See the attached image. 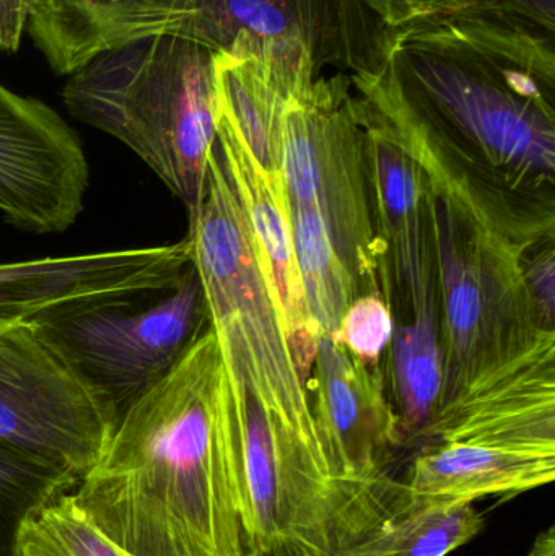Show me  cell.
<instances>
[{
  "instance_id": "obj_1",
  "label": "cell",
  "mask_w": 555,
  "mask_h": 556,
  "mask_svg": "<svg viewBox=\"0 0 555 556\" xmlns=\"http://www.w3.org/2000/svg\"><path fill=\"white\" fill-rule=\"evenodd\" d=\"M437 201L527 254L555 241V42L484 20L391 31L349 75Z\"/></svg>"
},
{
  "instance_id": "obj_2",
  "label": "cell",
  "mask_w": 555,
  "mask_h": 556,
  "mask_svg": "<svg viewBox=\"0 0 555 556\" xmlns=\"http://www.w3.org/2000/svg\"><path fill=\"white\" fill-rule=\"evenodd\" d=\"M231 420L230 378L207 326L124 408L75 503L130 556H243Z\"/></svg>"
},
{
  "instance_id": "obj_3",
  "label": "cell",
  "mask_w": 555,
  "mask_h": 556,
  "mask_svg": "<svg viewBox=\"0 0 555 556\" xmlns=\"http://www.w3.org/2000/svg\"><path fill=\"white\" fill-rule=\"evenodd\" d=\"M72 116L133 150L191 215L204 198L217 143L214 52L188 39L143 36L68 77Z\"/></svg>"
},
{
  "instance_id": "obj_4",
  "label": "cell",
  "mask_w": 555,
  "mask_h": 556,
  "mask_svg": "<svg viewBox=\"0 0 555 556\" xmlns=\"http://www.w3.org/2000/svg\"><path fill=\"white\" fill-rule=\"evenodd\" d=\"M186 238L231 392L251 395L264 410L319 444L308 392L217 143L209 160L204 198L189 215Z\"/></svg>"
},
{
  "instance_id": "obj_5",
  "label": "cell",
  "mask_w": 555,
  "mask_h": 556,
  "mask_svg": "<svg viewBox=\"0 0 555 556\" xmlns=\"http://www.w3.org/2000/svg\"><path fill=\"white\" fill-rule=\"evenodd\" d=\"M436 231L442 412L555 330L543 326L528 293L521 251L442 201Z\"/></svg>"
},
{
  "instance_id": "obj_6",
  "label": "cell",
  "mask_w": 555,
  "mask_h": 556,
  "mask_svg": "<svg viewBox=\"0 0 555 556\" xmlns=\"http://www.w3.org/2000/svg\"><path fill=\"white\" fill-rule=\"evenodd\" d=\"M349 75L315 77L283 117L280 169L287 204L313 207L361 293H381L367 130Z\"/></svg>"
},
{
  "instance_id": "obj_7",
  "label": "cell",
  "mask_w": 555,
  "mask_h": 556,
  "mask_svg": "<svg viewBox=\"0 0 555 556\" xmlns=\"http://www.w3.org/2000/svg\"><path fill=\"white\" fill-rule=\"evenodd\" d=\"M152 35L212 52L238 42L300 41L318 67L352 75L380 67L391 31L362 0H129L108 29V51Z\"/></svg>"
},
{
  "instance_id": "obj_8",
  "label": "cell",
  "mask_w": 555,
  "mask_h": 556,
  "mask_svg": "<svg viewBox=\"0 0 555 556\" xmlns=\"http://www.w3.org/2000/svg\"><path fill=\"white\" fill-rule=\"evenodd\" d=\"M117 420L113 402L41 326L0 332V444L80 480Z\"/></svg>"
},
{
  "instance_id": "obj_9",
  "label": "cell",
  "mask_w": 555,
  "mask_h": 556,
  "mask_svg": "<svg viewBox=\"0 0 555 556\" xmlns=\"http://www.w3.org/2000/svg\"><path fill=\"white\" fill-rule=\"evenodd\" d=\"M101 306L41 326L113 402L119 415L149 391L207 329L194 267L153 306Z\"/></svg>"
},
{
  "instance_id": "obj_10",
  "label": "cell",
  "mask_w": 555,
  "mask_h": 556,
  "mask_svg": "<svg viewBox=\"0 0 555 556\" xmlns=\"http://www.w3.org/2000/svg\"><path fill=\"white\" fill-rule=\"evenodd\" d=\"M189 267L188 238L162 247L0 264V332L168 293Z\"/></svg>"
},
{
  "instance_id": "obj_11",
  "label": "cell",
  "mask_w": 555,
  "mask_h": 556,
  "mask_svg": "<svg viewBox=\"0 0 555 556\" xmlns=\"http://www.w3.org/2000/svg\"><path fill=\"white\" fill-rule=\"evenodd\" d=\"M84 147L48 104L0 85V215L31 235L62 233L84 212Z\"/></svg>"
},
{
  "instance_id": "obj_12",
  "label": "cell",
  "mask_w": 555,
  "mask_h": 556,
  "mask_svg": "<svg viewBox=\"0 0 555 556\" xmlns=\"http://www.w3.org/2000/svg\"><path fill=\"white\" fill-rule=\"evenodd\" d=\"M306 392L332 479L367 489L390 476L403 440L381 365H364L329 333H318Z\"/></svg>"
},
{
  "instance_id": "obj_13",
  "label": "cell",
  "mask_w": 555,
  "mask_h": 556,
  "mask_svg": "<svg viewBox=\"0 0 555 556\" xmlns=\"http://www.w3.org/2000/svg\"><path fill=\"white\" fill-rule=\"evenodd\" d=\"M358 101L367 130L378 281L393 314L401 311L396 323H403L422 298L439 293L437 199L413 156Z\"/></svg>"
},
{
  "instance_id": "obj_14",
  "label": "cell",
  "mask_w": 555,
  "mask_h": 556,
  "mask_svg": "<svg viewBox=\"0 0 555 556\" xmlns=\"http://www.w3.org/2000/svg\"><path fill=\"white\" fill-rule=\"evenodd\" d=\"M217 149L243 207L261 269L282 317L297 372L306 388L315 362L318 329L310 316L297 264L282 179L260 165L234 127L222 117Z\"/></svg>"
},
{
  "instance_id": "obj_15",
  "label": "cell",
  "mask_w": 555,
  "mask_h": 556,
  "mask_svg": "<svg viewBox=\"0 0 555 556\" xmlns=\"http://www.w3.org/2000/svg\"><path fill=\"white\" fill-rule=\"evenodd\" d=\"M555 477V450L499 443L424 446L411 464L407 486L417 495L471 502L518 495Z\"/></svg>"
},
{
  "instance_id": "obj_16",
  "label": "cell",
  "mask_w": 555,
  "mask_h": 556,
  "mask_svg": "<svg viewBox=\"0 0 555 556\" xmlns=\"http://www.w3.org/2000/svg\"><path fill=\"white\" fill-rule=\"evenodd\" d=\"M384 375L403 446L424 443L442 408L439 294L424 298L409 319L394 323Z\"/></svg>"
},
{
  "instance_id": "obj_17",
  "label": "cell",
  "mask_w": 555,
  "mask_h": 556,
  "mask_svg": "<svg viewBox=\"0 0 555 556\" xmlns=\"http://www.w3.org/2000/svg\"><path fill=\"white\" fill-rule=\"evenodd\" d=\"M482 526L475 503L417 495L400 482L380 525L349 556H446Z\"/></svg>"
},
{
  "instance_id": "obj_18",
  "label": "cell",
  "mask_w": 555,
  "mask_h": 556,
  "mask_svg": "<svg viewBox=\"0 0 555 556\" xmlns=\"http://www.w3.org/2000/svg\"><path fill=\"white\" fill-rule=\"evenodd\" d=\"M129 0H29L25 33L52 71L71 77L108 51V29Z\"/></svg>"
},
{
  "instance_id": "obj_19",
  "label": "cell",
  "mask_w": 555,
  "mask_h": 556,
  "mask_svg": "<svg viewBox=\"0 0 555 556\" xmlns=\"http://www.w3.org/2000/svg\"><path fill=\"white\" fill-rule=\"evenodd\" d=\"M297 264L310 316L318 333L335 336L361 285L336 251L321 215L313 207L287 204Z\"/></svg>"
},
{
  "instance_id": "obj_20",
  "label": "cell",
  "mask_w": 555,
  "mask_h": 556,
  "mask_svg": "<svg viewBox=\"0 0 555 556\" xmlns=\"http://www.w3.org/2000/svg\"><path fill=\"white\" fill-rule=\"evenodd\" d=\"M390 31L452 20H484L541 35L555 33V0H362Z\"/></svg>"
},
{
  "instance_id": "obj_21",
  "label": "cell",
  "mask_w": 555,
  "mask_h": 556,
  "mask_svg": "<svg viewBox=\"0 0 555 556\" xmlns=\"http://www.w3.org/2000/svg\"><path fill=\"white\" fill-rule=\"evenodd\" d=\"M78 482L67 470L0 444V556H20L26 522Z\"/></svg>"
},
{
  "instance_id": "obj_22",
  "label": "cell",
  "mask_w": 555,
  "mask_h": 556,
  "mask_svg": "<svg viewBox=\"0 0 555 556\" xmlns=\"http://www.w3.org/2000/svg\"><path fill=\"white\" fill-rule=\"evenodd\" d=\"M20 556L130 555L85 516L71 493H64L26 522Z\"/></svg>"
},
{
  "instance_id": "obj_23",
  "label": "cell",
  "mask_w": 555,
  "mask_h": 556,
  "mask_svg": "<svg viewBox=\"0 0 555 556\" xmlns=\"http://www.w3.org/2000/svg\"><path fill=\"white\" fill-rule=\"evenodd\" d=\"M394 332V316L381 293L355 298L332 339L341 342L358 362L380 366Z\"/></svg>"
},
{
  "instance_id": "obj_24",
  "label": "cell",
  "mask_w": 555,
  "mask_h": 556,
  "mask_svg": "<svg viewBox=\"0 0 555 556\" xmlns=\"http://www.w3.org/2000/svg\"><path fill=\"white\" fill-rule=\"evenodd\" d=\"M525 283L546 329L555 330V250L554 243L528 251L521 260Z\"/></svg>"
},
{
  "instance_id": "obj_25",
  "label": "cell",
  "mask_w": 555,
  "mask_h": 556,
  "mask_svg": "<svg viewBox=\"0 0 555 556\" xmlns=\"http://www.w3.org/2000/svg\"><path fill=\"white\" fill-rule=\"evenodd\" d=\"M29 0H0V51L16 52L25 35Z\"/></svg>"
},
{
  "instance_id": "obj_26",
  "label": "cell",
  "mask_w": 555,
  "mask_h": 556,
  "mask_svg": "<svg viewBox=\"0 0 555 556\" xmlns=\"http://www.w3.org/2000/svg\"><path fill=\"white\" fill-rule=\"evenodd\" d=\"M530 556H555V531L554 528L547 529L540 534L531 548Z\"/></svg>"
},
{
  "instance_id": "obj_27",
  "label": "cell",
  "mask_w": 555,
  "mask_h": 556,
  "mask_svg": "<svg viewBox=\"0 0 555 556\" xmlns=\"http://www.w3.org/2000/svg\"><path fill=\"white\" fill-rule=\"evenodd\" d=\"M243 556H256V555L250 554V552H244Z\"/></svg>"
},
{
  "instance_id": "obj_28",
  "label": "cell",
  "mask_w": 555,
  "mask_h": 556,
  "mask_svg": "<svg viewBox=\"0 0 555 556\" xmlns=\"http://www.w3.org/2000/svg\"><path fill=\"white\" fill-rule=\"evenodd\" d=\"M9 329H10V327H9ZM5 330H7V329H5Z\"/></svg>"
}]
</instances>
